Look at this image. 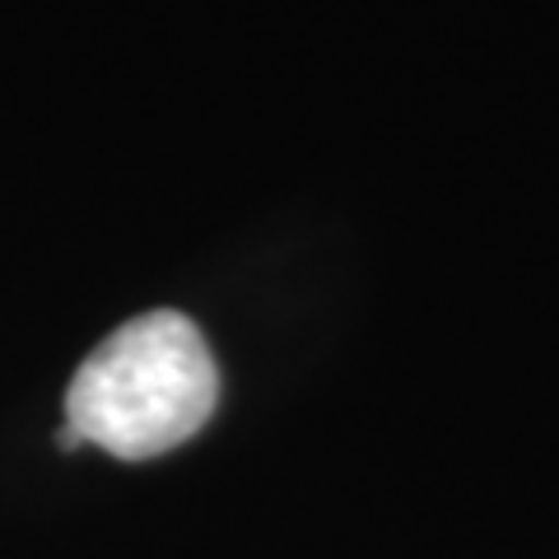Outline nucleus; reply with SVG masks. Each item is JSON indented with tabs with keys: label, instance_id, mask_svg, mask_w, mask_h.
Here are the masks:
<instances>
[{
	"label": "nucleus",
	"instance_id": "2",
	"mask_svg": "<svg viewBox=\"0 0 559 559\" xmlns=\"http://www.w3.org/2000/svg\"><path fill=\"white\" fill-rule=\"evenodd\" d=\"M80 443H84V439H80V433L70 429V425H66V429L57 433V448H80Z\"/></svg>",
	"mask_w": 559,
	"mask_h": 559
},
{
	"label": "nucleus",
	"instance_id": "1",
	"mask_svg": "<svg viewBox=\"0 0 559 559\" xmlns=\"http://www.w3.org/2000/svg\"><path fill=\"white\" fill-rule=\"evenodd\" d=\"M219 369L197 322L173 308L112 331L66 388V425L121 462L187 443L215 415Z\"/></svg>",
	"mask_w": 559,
	"mask_h": 559
}]
</instances>
